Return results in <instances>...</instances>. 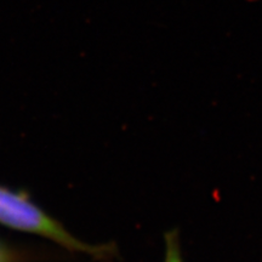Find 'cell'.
I'll return each mask as SVG.
<instances>
[{"instance_id":"cell-1","label":"cell","mask_w":262,"mask_h":262,"mask_svg":"<svg viewBox=\"0 0 262 262\" xmlns=\"http://www.w3.org/2000/svg\"><path fill=\"white\" fill-rule=\"evenodd\" d=\"M0 225L54 242L72 253L101 257L106 248L95 247L74 237L62 224L31 201L28 194L0 186Z\"/></svg>"},{"instance_id":"cell-2","label":"cell","mask_w":262,"mask_h":262,"mask_svg":"<svg viewBox=\"0 0 262 262\" xmlns=\"http://www.w3.org/2000/svg\"><path fill=\"white\" fill-rule=\"evenodd\" d=\"M37 258L34 253L21 250L0 241V262H32Z\"/></svg>"},{"instance_id":"cell-3","label":"cell","mask_w":262,"mask_h":262,"mask_svg":"<svg viewBox=\"0 0 262 262\" xmlns=\"http://www.w3.org/2000/svg\"><path fill=\"white\" fill-rule=\"evenodd\" d=\"M164 262H183L180 250L179 237L175 232L168 233L165 237V258Z\"/></svg>"}]
</instances>
